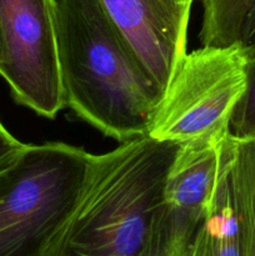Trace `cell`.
I'll use <instances>...</instances> for the list:
<instances>
[{"mask_svg":"<svg viewBox=\"0 0 255 256\" xmlns=\"http://www.w3.org/2000/svg\"><path fill=\"white\" fill-rule=\"evenodd\" d=\"M65 106L119 142L148 135L164 96L100 0H56Z\"/></svg>","mask_w":255,"mask_h":256,"instance_id":"cell-1","label":"cell"},{"mask_svg":"<svg viewBox=\"0 0 255 256\" xmlns=\"http://www.w3.org/2000/svg\"><path fill=\"white\" fill-rule=\"evenodd\" d=\"M180 144L149 135L92 156L84 188L44 256H136L164 205Z\"/></svg>","mask_w":255,"mask_h":256,"instance_id":"cell-2","label":"cell"},{"mask_svg":"<svg viewBox=\"0 0 255 256\" xmlns=\"http://www.w3.org/2000/svg\"><path fill=\"white\" fill-rule=\"evenodd\" d=\"M92 156L64 142L25 145L0 169V256H44L74 209Z\"/></svg>","mask_w":255,"mask_h":256,"instance_id":"cell-3","label":"cell"},{"mask_svg":"<svg viewBox=\"0 0 255 256\" xmlns=\"http://www.w3.org/2000/svg\"><path fill=\"white\" fill-rule=\"evenodd\" d=\"M245 86V56L236 48L202 46L184 56L158 106L148 135L185 144L224 140Z\"/></svg>","mask_w":255,"mask_h":256,"instance_id":"cell-4","label":"cell"},{"mask_svg":"<svg viewBox=\"0 0 255 256\" xmlns=\"http://www.w3.org/2000/svg\"><path fill=\"white\" fill-rule=\"evenodd\" d=\"M0 75L18 104L54 119L65 108L56 38V0H0Z\"/></svg>","mask_w":255,"mask_h":256,"instance_id":"cell-5","label":"cell"},{"mask_svg":"<svg viewBox=\"0 0 255 256\" xmlns=\"http://www.w3.org/2000/svg\"><path fill=\"white\" fill-rule=\"evenodd\" d=\"M162 89L186 55L190 5L175 0H100Z\"/></svg>","mask_w":255,"mask_h":256,"instance_id":"cell-6","label":"cell"},{"mask_svg":"<svg viewBox=\"0 0 255 256\" xmlns=\"http://www.w3.org/2000/svg\"><path fill=\"white\" fill-rule=\"evenodd\" d=\"M228 138L180 144L165 182L164 204L205 214L216 189Z\"/></svg>","mask_w":255,"mask_h":256,"instance_id":"cell-7","label":"cell"},{"mask_svg":"<svg viewBox=\"0 0 255 256\" xmlns=\"http://www.w3.org/2000/svg\"><path fill=\"white\" fill-rule=\"evenodd\" d=\"M188 256H246L244 232L235 209L229 176V138L212 199L190 244Z\"/></svg>","mask_w":255,"mask_h":256,"instance_id":"cell-8","label":"cell"},{"mask_svg":"<svg viewBox=\"0 0 255 256\" xmlns=\"http://www.w3.org/2000/svg\"><path fill=\"white\" fill-rule=\"evenodd\" d=\"M202 46L236 48L255 58V0H202Z\"/></svg>","mask_w":255,"mask_h":256,"instance_id":"cell-9","label":"cell"},{"mask_svg":"<svg viewBox=\"0 0 255 256\" xmlns=\"http://www.w3.org/2000/svg\"><path fill=\"white\" fill-rule=\"evenodd\" d=\"M229 176L246 256H255V136L244 140L229 136Z\"/></svg>","mask_w":255,"mask_h":256,"instance_id":"cell-10","label":"cell"},{"mask_svg":"<svg viewBox=\"0 0 255 256\" xmlns=\"http://www.w3.org/2000/svg\"><path fill=\"white\" fill-rule=\"evenodd\" d=\"M204 214L162 205L136 256H188Z\"/></svg>","mask_w":255,"mask_h":256,"instance_id":"cell-11","label":"cell"},{"mask_svg":"<svg viewBox=\"0 0 255 256\" xmlns=\"http://www.w3.org/2000/svg\"><path fill=\"white\" fill-rule=\"evenodd\" d=\"M229 136L235 140L255 136V58L245 59V86L230 118Z\"/></svg>","mask_w":255,"mask_h":256,"instance_id":"cell-12","label":"cell"},{"mask_svg":"<svg viewBox=\"0 0 255 256\" xmlns=\"http://www.w3.org/2000/svg\"><path fill=\"white\" fill-rule=\"evenodd\" d=\"M24 146L25 144L15 139L0 122V169L9 165Z\"/></svg>","mask_w":255,"mask_h":256,"instance_id":"cell-13","label":"cell"},{"mask_svg":"<svg viewBox=\"0 0 255 256\" xmlns=\"http://www.w3.org/2000/svg\"><path fill=\"white\" fill-rule=\"evenodd\" d=\"M4 40H2V26H0V64L4 60Z\"/></svg>","mask_w":255,"mask_h":256,"instance_id":"cell-14","label":"cell"},{"mask_svg":"<svg viewBox=\"0 0 255 256\" xmlns=\"http://www.w3.org/2000/svg\"><path fill=\"white\" fill-rule=\"evenodd\" d=\"M175 2H180V4H184V5H190V6H192V4L194 0H175Z\"/></svg>","mask_w":255,"mask_h":256,"instance_id":"cell-15","label":"cell"}]
</instances>
